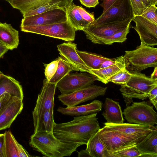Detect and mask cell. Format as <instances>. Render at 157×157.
<instances>
[{
    "instance_id": "6da1fadb",
    "label": "cell",
    "mask_w": 157,
    "mask_h": 157,
    "mask_svg": "<svg viewBox=\"0 0 157 157\" xmlns=\"http://www.w3.org/2000/svg\"><path fill=\"white\" fill-rule=\"evenodd\" d=\"M97 114L95 113L77 116L69 122L55 123L53 134L62 142L86 145L92 136L101 128Z\"/></svg>"
},
{
    "instance_id": "7a4b0ae2",
    "label": "cell",
    "mask_w": 157,
    "mask_h": 157,
    "mask_svg": "<svg viewBox=\"0 0 157 157\" xmlns=\"http://www.w3.org/2000/svg\"><path fill=\"white\" fill-rule=\"evenodd\" d=\"M29 144L34 150L47 157L70 156L81 144L64 142L52 133L46 132L33 133Z\"/></svg>"
},
{
    "instance_id": "3957f363",
    "label": "cell",
    "mask_w": 157,
    "mask_h": 157,
    "mask_svg": "<svg viewBox=\"0 0 157 157\" xmlns=\"http://www.w3.org/2000/svg\"><path fill=\"white\" fill-rule=\"evenodd\" d=\"M123 59L125 69L130 73H140L148 67L157 66V48L140 44L135 50L125 51Z\"/></svg>"
},
{
    "instance_id": "277c9868",
    "label": "cell",
    "mask_w": 157,
    "mask_h": 157,
    "mask_svg": "<svg viewBox=\"0 0 157 157\" xmlns=\"http://www.w3.org/2000/svg\"><path fill=\"white\" fill-rule=\"evenodd\" d=\"M156 86L157 79H151L140 73L132 74L128 82L121 85L120 90L127 106L133 102L132 98L146 99L149 92Z\"/></svg>"
},
{
    "instance_id": "5b68a950",
    "label": "cell",
    "mask_w": 157,
    "mask_h": 157,
    "mask_svg": "<svg viewBox=\"0 0 157 157\" xmlns=\"http://www.w3.org/2000/svg\"><path fill=\"white\" fill-rule=\"evenodd\" d=\"M123 114L129 123L154 127L157 124V114L149 101L134 102L127 106Z\"/></svg>"
},
{
    "instance_id": "8992f818",
    "label": "cell",
    "mask_w": 157,
    "mask_h": 157,
    "mask_svg": "<svg viewBox=\"0 0 157 157\" xmlns=\"http://www.w3.org/2000/svg\"><path fill=\"white\" fill-rule=\"evenodd\" d=\"M21 31L73 41L75 36V29L67 21L49 25L21 27Z\"/></svg>"
},
{
    "instance_id": "52a82bcc",
    "label": "cell",
    "mask_w": 157,
    "mask_h": 157,
    "mask_svg": "<svg viewBox=\"0 0 157 157\" xmlns=\"http://www.w3.org/2000/svg\"><path fill=\"white\" fill-rule=\"evenodd\" d=\"M132 19L116 22L105 23L97 25H89L83 31L86 38L95 44L104 43L115 33L130 26Z\"/></svg>"
},
{
    "instance_id": "ba28073f",
    "label": "cell",
    "mask_w": 157,
    "mask_h": 157,
    "mask_svg": "<svg viewBox=\"0 0 157 157\" xmlns=\"http://www.w3.org/2000/svg\"><path fill=\"white\" fill-rule=\"evenodd\" d=\"M130 0H116L112 5L90 24H101L124 21L134 17Z\"/></svg>"
},
{
    "instance_id": "9c48e42d",
    "label": "cell",
    "mask_w": 157,
    "mask_h": 157,
    "mask_svg": "<svg viewBox=\"0 0 157 157\" xmlns=\"http://www.w3.org/2000/svg\"><path fill=\"white\" fill-rule=\"evenodd\" d=\"M107 88V87L92 85L68 94H61L58 98L63 105L67 107H72L98 96L104 95Z\"/></svg>"
},
{
    "instance_id": "30bf717a",
    "label": "cell",
    "mask_w": 157,
    "mask_h": 157,
    "mask_svg": "<svg viewBox=\"0 0 157 157\" xmlns=\"http://www.w3.org/2000/svg\"><path fill=\"white\" fill-rule=\"evenodd\" d=\"M56 85L49 82L46 78L43 80V86L38 95L35 107L32 112L34 128L36 127L44 113L53 108Z\"/></svg>"
},
{
    "instance_id": "8fae6325",
    "label": "cell",
    "mask_w": 157,
    "mask_h": 157,
    "mask_svg": "<svg viewBox=\"0 0 157 157\" xmlns=\"http://www.w3.org/2000/svg\"><path fill=\"white\" fill-rule=\"evenodd\" d=\"M94 77L86 72L68 74L56 84V87L62 94H68L93 84Z\"/></svg>"
},
{
    "instance_id": "7c38bea8",
    "label": "cell",
    "mask_w": 157,
    "mask_h": 157,
    "mask_svg": "<svg viewBox=\"0 0 157 157\" xmlns=\"http://www.w3.org/2000/svg\"><path fill=\"white\" fill-rule=\"evenodd\" d=\"M67 21L65 8H60L23 17L21 27L49 25Z\"/></svg>"
},
{
    "instance_id": "4fadbf2b",
    "label": "cell",
    "mask_w": 157,
    "mask_h": 157,
    "mask_svg": "<svg viewBox=\"0 0 157 157\" xmlns=\"http://www.w3.org/2000/svg\"><path fill=\"white\" fill-rule=\"evenodd\" d=\"M99 137L109 153L136 144V142L124 137L105 126L98 131Z\"/></svg>"
},
{
    "instance_id": "5bb4252c",
    "label": "cell",
    "mask_w": 157,
    "mask_h": 157,
    "mask_svg": "<svg viewBox=\"0 0 157 157\" xmlns=\"http://www.w3.org/2000/svg\"><path fill=\"white\" fill-rule=\"evenodd\" d=\"M67 21L76 31L82 30L95 20L93 14L82 7L77 6L71 0L65 7Z\"/></svg>"
},
{
    "instance_id": "9a60e30c",
    "label": "cell",
    "mask_w": 157,
    "mask_h": 157,
    "mask_svg": "<svg viewBox=\"0 0 157 157\" xmlns=\"http://www.w3.org/2000/svg\"><path fill=\"white\" fill-rule=\"evenodd\" d=\"M105 126L124 135L137 143L144 139L155 127L129 123L112 124L105 122Z\"/></svg>"
},
{
    "instance_id": "2e32d148",
    "label": "cell",
    "mask_w": 157,
    "mask_h": 157,
    "mask_svg": "<svg viewBox=\"0 0 157 157\" xmlns=\"http://www.w3.org/2000/svg\"><path fill=\"white\" fill-rule=\"evenodd\" d=\"M136 23L134 28L139 34L141 45L149 47L157 45V25L141 15L134 16L132 19Z\"/></svg>"
},
{
    "instance_id": "e0dca14e",
    "label": "cell",
    "mask_w": 157,
    "mask_h": 157,
    "mask_svg": "<svg viewBox=\"0 0 157 157\" xmlns=\"http://www.w3.org/2000/svg\"><path fill=\"white\" fill-rule=\"evenodd\" d=\"M24 106L23 100L16 97L12 96L0 111V131L9 128Z\"/></svg>"
},
{
    "instance_id": "ac0fdd59",
    "label": "cell",
    "mask_w": 157,
    "mask_h": 157,
    "mask_svg": "<svg viewBox=\"0 0 157 157\" xmlns=\"http://www.w3.org/2000/svg\"><path fill=\"white\" fill-rule=\"evenodd\" d=\"M61 56L78 71L90 74V69L86 65L77 52V44L71 42L64 43L57 45Z\"/></svg>"
},
{
    "instance_id": "d6986e66",
    "label": "cell",
    "mask_w": 157,
    "mask_h": 157,
    "mask_svg": "<svg viewBox=\"0 0 157 157\" xmlns=\"http://www.w3.org/2000/svg\"><path fill=\"white\" fill-rule=\"evenodd\" d=\"M102 104L101 101L95 100L83 105L66 108L59 107L57 110L64 115L76 117L85 116L99 112L102 109Z\"/></svg>"
},
{
    "instance_id": "ffe728a7",
    "label": "cell",
    "mask_w": 157,
    "mask_h": 157,
    "mask_svg": "<svg viewBox=\"0 0 157 157\" xmlns=\"http://www.w3.org/2000/svg\"><path fill=\"white\" fill-rule=\"evenodd\" d=\"M104 111L102 114L107 122L112 124H120L124 123L121 107L119 102L106 98L103 105Z\"/></svg>"
},
{
    "instance_id": "44dd1931",
    "label": "cell",
    "mask_w": 157,
    "mask_h": 157,
    "mask_svg": "<svg viewBox=\"0 0 157 157\" xmlns=\"http://www.w3.org/2000/svg\"><path fill=\"white\" fill-rule=\"evenodd\" d=\"M136 147L142 154L141 156L157 157V128L155 126L152 131Z\"/></svg>"
},
{
    "instance_id": "7402d4cb",
    "label": "cell",
    "mask_w": 157,
    "mask_h": 157,
    "mask_svg": "<svg viewBox=\"0 0 157 157\" xmlns=\"http://www.w3.org/2000/svg\"><path fill=\"white\" fill-rule=\"evenodd\" d=\"M0 42L9 50L17 48L19 43L18 31L10 24L0 22Z\"/></svg>"
},
{
    "instance_id": "603a6c76",
    "label": "cell",
    "mask_w": 157,
    "mask_h": 157,
    "mask_svg": "<svg viewBox=\"0 0 157 157\" xmlns=\"http://www.w3.org/2000/svg\"><path fill=\"white\" fill-rule=\"evenodd\" d=\"M6 92L11 96L16 97L23 100L22 87L19 82L2 73L0 75V95Z\"/></svg>"
},
{
    "instance_id": "cb8c5ba5",
    "label": "cell",
    "mask_w": 157,
    "mask_h": 157,
    "mask_svg": "<svg viewBox=\"0 0 157 157\" xmlns=\"http://www.w3.org/2000/svg\"><path fill=\"white\" fill-rule=\"evenodd\" d=\"M124 68L125 66L123 56L114 64L97 70H90V74L94 77L96 80L106 84L109 82L108 80L109 78Z\"/></svg>"
},
{
    "instance_id": "d4e9b609",
    "label": "cell",
    "mask_w": 157,
    "mask_h": 157,
    "mask_svg": "<svg viewBox=\"0 0 157 157\" xmlns=\"http://www.w3.org/2000/svg\"><path fill=\"white\" fill-rule=\"evenodd\" d=\"M53 0H10L9 2L14 8L23 15L27 12L45 5Z\"/></svg>"
},
{
    "instance_id": "484cf974",
    "label": "cell",
    "mask_w": 157,
    "mask_h": 157,
    "mask_svg": "<svg viewBox=\"0 0 157 157\" xmlns=\"http://www.w3.org/2000/svg\"><path fill=\"white\" fill-rule=\"evenodd\" d=\"M77 52L90 70L99 69L102 63L109 58L91 52L77 50Z\"/></svg>"
},
{
    "instance_id": "4316f807",
    "label": "cell",
    "mask_w": 157,
    "mask_h": 157,
    "mask_svg": "<svg viewBox=\"0 0 157 157\" xmlns=\"http://www.w3.org/2000/svg\"><path fill=\"white\" fill-rule=\"evenodd\" d=\"M86 150L91 157H106L105 147L99 137L98 131L87 142Z\"/></svg>"
},
{
    "instance_id": "83f0119b",
    "label": "cell",
    "mask_w": 157,
    "mask_h": 157,
    "mask_svg": "<svg viewBox=\"0 0 157 157\" xmlns=\"http://www.w3.org/2000/svg\"><path fill=\"white\" fill-rule=\"evenodd\" d=\"M55 123L53 117V108H52L44 113L36 127L34 128V133L46 132L53 134Z\"/></svg>"
},
{
    "instance_id": "f1b7e54d",
    "label": "cell",
    "mask_w": 157,
    "mask_h": 157,
    "mask_svg": "<svg viewBox=\"0 0 157 157\" xmlns=\"http://www.w3.org/2000/svg\"><path fill=\"white\" fill-rule=\"evenodd\" d=\"M57 59L59 61L57 69L54 76L49 81L50 83L56 84L71 71H78L77 69L72 66L61 56H59Z\"/></svg>"
},
{
    "instance_id": "f546056e",
    "label": "cell",
    "mask_w": 157,
    "mask_h": 157,
    "mask_svg": "<svg viewBox=\"0 0 157 157\" xmlns=\"http://www.w3.org/2000/svg\"><path fill=\"white\" fill-rule=\"evenodd\" d=\"M71 0H53L38 8L28 11L23 14V17L36 15L56 9L64 8Z\"/></svg>"
},
{
    "instance_id": "4dcf8cb0",
    "label": "cell",
    "mask_w": 157,
    "mask_h": 157,
    "mask_svg": "<svg viewBox=\"0 0 157 157\" xmlns=\"http://www.w3.org/2000/svg\"><path fill=\"white\" fill-rule=\"evenodd\" d=\"M15 139L10 130L6 131L4 133L3 149L4 157H18L16 147Z\"/></svg>"
},
{
    "instance_id": "1f68e13d",
    "label": "cell",
    "mask_w": 157,
    "mask_h": 157,
    "mask_svg": "<svg viewBox=\"0 0 157 157\" xmlns=\"http://www.w3.org/2000/svg\"><path fill=\"white\" fill-rule=\"evenodd\" d=\"M136 144H134L111 153H109L106 151V157H135L141 156L142 154L136 147Z\"/></svg>"
},
{
    "instance_id": "d6a6232c",
    "label": "cell",
    "mask_w": 157,
    "mask_h": 157,
    "mask_svg": "<svg viewBox=\"0 0 157 157\" xmlns=\"http://www.w3.org/2000/svg\"><path fill=\"white\" fill-rule=\"evenodd\" d=\"M131 76L132 74L125 68L110 77L108 78V82H111L121 85L126 84Z\"/></svg>"
},
{
    "instance_id": "836d02e7",
    "label": "cell",
    "mask_w": 157,
    "mask_h": 157,
    "mask_svg": "<svg viewBox=\"0 0 157 157\" xmlns=\"http://www.w3.org/2000/svg\"><path fill=\"white\" fill-rule=\"evenodd\" d=\"M130 26L122 31L115 33L107 40L104 44L111 45L115 43H122L127 39V36L129 32Z\"/></svg>"
},
{
    "instance_id": "e575fe53",
    "label": "cell",
    "mask_w": 157,
    "mask_h": 157,
    "mask_svg": "<svg viewBox=\"0 0 157 157\" xmlns=\"http://www.w3.org/2000/svg\"><path fill=\"white\" fill-rule=\"evenodd\" d=\"M141 15L157 25V7L155 5H152L146 7Z\"/></svg>"
},
{
    "instance_id": "d590c367",
    "label": "cell",
    "mask_w": 157,
    "mask_h": 157,
    "mask_svg": "<svg viewBox=\"0 0 157 157\" xmlns=\"http://www.w3.org/2000/svg\"><path fill=\"white\" fill-rule=\"evenodd\" d=\"M57 59L48 64H44V75L46 79L49 82L56 73L58 65Z\"/></svg>"
},
{
    "instance_id": "8d00e7d4",
    "label": "cell",
    "mask_w": 157,
    "mask_h": 157,
    "mask_svg": "<svg viewBox=\"0 0 157 157\" xmlns=\"http://www.w3.org/2000/svg\"><path fill=\"white\" fill-rule=\"evenodd\" d=\"M134 16L141 15L143 11L147 7L142 0H130Z\"/></svg>"
},
{
    "instance_id": "74e56055",
    "label": "cell",
    "mask_w": 157,
    "mask_h": 157,
    "mask_svg": "<svg viewBox=\"0 0 157 157\" xmlns=\"http://www.w3.org/2000/svg\"><path fill=\"white\" fill-rule=\"evenodd\" d=\"M15 144L18 157H30L31 156L16 139L15 140Z\"/></svg>"
},
{
    "instance_id": "f35d334b",
    "label": "cell",
    "mask_w": 157,
    "mask_h": 157,
    "mask_svg": "<svg viewBox=\"0 0 157 157\" xmlns=\"http://www.w3.org/2000/svg\"><path fill=\"white\" fill-rule=\"evenodd\" d=\"M148 98L150 102L155 106L156 109L157 108V86L152 89L149 93Z\"/></svg>"
},
{
    "instance_id": "ab89813d",
    "label": "cell",
    "mask_w": 157,
    "mask_h": 157,
    "mask_svg": "<svg viewBox=\"0 0 157 157\" xmlns=\"http://www.w3.org/2000/svg\"><path fill=\"white\" fill-rule=\"evenodd\" d=\"M81 3L88 8L95 7L99 3L98 0H79Z\"/></svg>"
},
{
    "instance_id": "60d3db41",
    "label": "cell",
    "mask_w": 157,
    "mask_h": 157,
    "mask_svg": "<svg viewBox=\"0 0 157 157\" xmlns=\"http://www.w3.org/2000/svg\"><path fill=\"white\" fill-rule=\"evenodd\" d=\"M11 97L9 94L7 92L0 95V111Z\"/></svg>"
},
{
    "instance_id": "b9f144b4",
    "label": "cell",
    "mask_w": 157,
    "mask_h": 157,
    "mask_svg": "<svg viewBox=\"0 0 157 157\" xmlns=\"http://www.w3.org/2000/svg\"><path fill=\"white\" fill-rule=\"evenodd\" d=\"M116 0H102V3L101 6L103 8L102 13L105 11Z\"/></svg>"
},
{
    "instance_id": "7bdbcfd3",
    "label": "cell",
    "mask_w": 157,
    "mask_h": 157,
    "mask_svg": "<svg viewBox=\"0 0 157 157\" xmlns=\"http://www.w3.org/2000/svg\"><path fill=\"white\" fill-rule=\"evenodd\" d=\"M4 142V133L0 134V157H4L3 145Z\"/></svg>"
},
{
    "instance_id": "ee69618b",
    "label": "cell",
    "mask_w": 157,
    "mask_h": 157,
    "mask_svg": "<svg viewBox=\"0 0 157 157\" xmlns=\"http://www.w3.org/2000/svg\"><path fill=\"white\" fill-rule=\"evenodd\" d=\"M9 50L8 49L0 42V58Z\"/></svg>"
},
{
    "instance_id": "f6af8a7d",
    "label": "cell",
    "mask_w": 157,
    "mask_h": 157,
    "mask_svg": "<svg viewBox=\"0 0 157 157\" xmlns=\"http://www.w3.org/2000/svg\"><path fill=\"white\" fill-rule=\"evenodd\" d=\"M78 157H90L91 156L86 149L82 150L78 153Z\"/></svg>"
},
{
    "instance_id": "bcb514c9",
    "label": "cell",
    "mask_w": 157,
    "mask_h": 157,
    "mask_svg": "<svg viewBox=\"0 0 157 157\" xmlns=\"http://www.w3.org/2000/svg\"><path fill=\"white\" fill-rule=\"evenodd\" d=\"M150 78L152 79H157V66L154 67V69L151 75Z\"/></svg>"
},
{
    "instance_id": "7dc6e473",
    "label": "cell",
    "mask_w": 157,
    "mask_h": 157,
    "mask_svg": "<svg viewBox=\"0 0 157 157\" xmlns=\"http://www.w3.org/2000/svg\"><path fill=\"white\" fill-rule=\"evenodd\" d=\"M145 6L147 7L151 5V0H142Z\"/></svg>"
},
{
    "instance_id": "c3c4849f",
    "label": "cell",
    "mask_w": 157,
    "mask_h": 157,
    "mask_svg": "<svg viewBox=\"0 0 157 157\" xmlns=\"http://www.w3.org/2000/svg\"><path fill=\"white\" fill-rule=\"evenodd\" d=\"M151 4L156 5L157 4V0H151Z\"/></svg>"
},
{
    "instance_id": "681fc988",
    "label": "cell",
    "mask_w": 157,
    "mask_h": 157,
    "mask_svg": "<svg viewBox=\"0 0 157 157\" xmlns=\"http://www.w3.org/2000/svg\"><path fill=\"white\" fill-rule=\"evenodd\" d=\"M4 0L8 2H9L10 1V0Z\"/></svg>"
},
{
    "instance_id": "f907efd6",
    "label": "cell",
    "mask_w": 157,
    "mask_h": 157,
    "mask_svg": "<svg viewBox=\"0 0 157 157\" xmlns=\"http://www.w3.org/2000/svg\"><path fill=\"white\" fill-rule=\"evenodd\" d=\"M2 72L1 71H0V75L1 74H2Z\"/></svg>"
}]
</instances>
